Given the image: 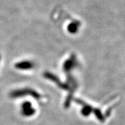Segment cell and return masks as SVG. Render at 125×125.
<instances>
[{
	"instance_id": "obj_1",
	"label": "cell",
	"mask_w": 125,
	"mask_h": 125,
	"mask_svg": "<svg viewBox=\"0 0 125 125\" xmlns=\"http://www.w3.org/2000/svg\"><path fill=\"white\" fill-rule=\"evenodd\" d=\"M34 111L31 108V105L29 103H24L23 105V112L25 116H31L33 114Z\"/></svg>"
},
{
	"instance_id": "obj_2",
	"label": "cell",
	"mask_w": 125,
	"mask_h": 125,
	"mask_svg": "<svg viewBox=\"0 0 125 125\" xmlns=\"http://www.w3.org/2000/svg\"><path fill=\"white\" fill-rule=\"evenodd\" d=\"M16 67L17 68H20V69H29V68H32V65L31 63L30 62H23V63H21L17 64L16 65Z\"/></svg>"
}]
</instances>
